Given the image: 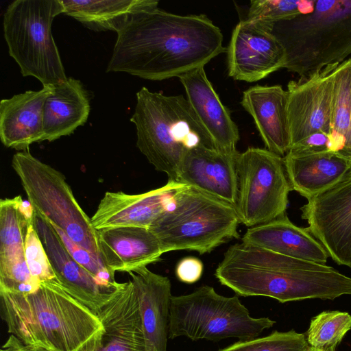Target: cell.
<instances>
[{
    "label": "cell",
    "mask_w": 351,
    "mask_h": 351,
    "mask_svg": "<svg viewBox=\"0 0 351 351\" xmlns=\"http://www.w3.org/2000/svg\"><path fill=\"white\" fill-rule=\"evenodd\" d=\"M301 217L310 233L339 265L351 269V171L332 187L307 199Z\"/></svg>",
    "instance_id": "11"
},
{
    "label": "cell",
    "mask_w": 351,
    "mask_h": 351,
    "mask_svg": "<svg viewBox=\"0 0 351 351\" xmlns=\"http://www.w3.org/2000/svg\"><path fill=\"white\" fill-rule=\"evenodd\" d=\"M34 226L45 249L58 282L95 315L121 286H108L77 263L69 254L51 223L36 211Z\"/></svg>",
    "instance_id": "14"
},
{
    "label": "cell",
    "mask_w": 351,
    "mask_h": 351,
    "mask_svg": "<svg viewBox=\"0 0 351 351\" xmlns=\"http://www.w3.org/2000/svg\"><path fill=\"white\" fill-rule=\"evenodd\" d=\"M184 186L168 180L160 188L140 194L108 191L90 218L92 225L96 230L125 226L149 228L167 208L174 193Z\"/></svg>",
    "instance_id": "15"
},
{
    "label": "cell",
    "mask_w": 351,
    "mask_h": 351,
    "mask_svg": "<svg viewBox=\"0 0 351 351\" xmlns=\"http://www.w3.org/2000/svg\"><path fill=\"white\" fill-rule=\"evenodd\" d=\"M235 208L240 223L251 228L286 215L292 191L284 158L267 149L248 147L236 162Z\"/></svg>",
    "instance_id": "10"
},
{
    "label": "cell",
    "mask_w": 351,
    "mask_h": 351,
    "mask_svg": "<svg viewBox=\"0 0 351 351\" xmlns=\"http://www.w3.org/2000/svg\"><path fill=\"white\" fill-rule=\"evenodd\" d=\"M102 261L108 269L129 272L158 262L164 254L149 228L125 226L97 230Z\"/></svg>",
    "instance_id": "20"
},
{
    "label": "cell",
    "mask_w": 351,
    "mask_h": 351,
    "mask_svg": "<svg viewBox=\"0 0 351 351\" xmlns=\"http://www.w3.org/2000/svg\"><path fill=\"white\" fill-rule=\"evenodd\" d=\"M136 130V147L156 170L177 181L186 151L204 145L215 148L187 99L142 87L130 119Z\"/></svg>",
    "instance_id": "4"
},
{
    "label": "cell",
    "mask_w": 351,
    "mask_h": 351,
    "mask_svg": "<svg viewBox=\"0 0 351 351\" xmlns=\"http://www.w3.org/2000/svg\"><path fill=\"white\" fill-rule=\"evenodd\" d=\"M128 273L137 294L147 339L154 351H167L173 296L170 280L147 267Z\"/></svg>",
    "instance_id": "23"
},
{
    "label": "cell",
    "mask_w": 351,
    "mask_h": 351,
    "mask_svg": "<svg viewBox=\"0 0 351 351\" xmlns=\"http://www.w3.org/2000/svg\"><path fill=\"white\" fill-rule=\"evenodd\" d=\"M351 329V315L338 311H323L310 323L306 338L314 348L337 347Z\"/></svg>",
    "instance_id": "29"
},
{
    "label": "cell",
    "mask_w": 351,
    "mask_h": 351,
    "mask_svg": "<svg viewBox=\"0 0 351 351\" xmlns=\"http://www.w3.org/2000/svg\"><path fill=\"white\" fill-rule=\"evenodd\" d=\"M97 315L104 331L94 351H154L145 335L131 280L122 283Z\"/></svg>",
    "instance_id": "17"
},
{
    "label": "cell",
    "mask_w": 351,
    "mask_h": 351,
    "mask_svg": "<svg viewBox=\"0 0 351 351\" xmlns=\"http://www.w3.org/2000/svg\"><path fill=\"white\" fill-rule=\"evenodd\" d=\"M283 158L292 191L306 199L332 187L351 171V162L329 151L291 149Z\"/></svg>",
    "instance_id": "22"
},
{
    "label": "cell",
    "mask_w": 351,
    "mask_h": 351,
    "mask_svg": "<svg viewBox=\"0 0 351 351\" xmlns=\"http://www.w3.org/2000/svg\"><path fill=\"white\" fill-rule=\"evenodd\" d=\"M239 223L234 206L186 185L174 193L149 230L163 253L189 250L204 254L239 239Z\"/></svg>",
    "instance_id": "6"
},
{
    "label": "cell",
    "mask_w": 351,
    "mask_h": 351,
    "mask_svg": "<svg viewBox=\"0 0 351 351\" xmlns=\"http://www.w3.org/2000/svg\"><path fill=\"white\" fill-rule=\"evenodd\" d=\"M239 153L223 152L204 145L191 148L182 158L177 182L235 207Z\"/></svg>",
    "instance_id": "16"
},
{
    "label": "cell",
    "mask_w": 351,
    "mask_h": 351,
    "mask_svg": "<svg viewBox=\"0 0 351 351\" xmlns=\"http://www.w3.org/2000/svg\"><path fill=\"white\" fill-rule=\"evenodd\" d=\"M178 78L188 101L215 149L227 153L237 152L236 145L239 140L238 127L208 80L204 67L186 72Z\"/></svg>",
    "instance_id": "18"
},
{
    "label": "cell",
    "mask_w": 351,
    "mask_h": 351,
    "mask_svg": "<svg viewBox=\"0 0 351 351\" xmlns=\"http://www.w3.org/2000/svg\"><path fill=\"white\" fill-rule=\"evenodd\" d=\"M275 321L269 317L254 318L239 297L218 294L204 285L192 293L171 298L169 338L186 337L192 341H218L235 337L240 341L258 337Z\"/></svg>",
    "instance_id": "8"
},
{
    "label": "cell",
    "mask_w": 351,
    "mask_h": 351,
    "mask_svg": "<svg viewBox=\"0 0 351 351\" xmlns=\"http://www.w3.org/2000/svg\"><path fill=\"white\" fill-rule=\"evenodd\" d=\"M204 265L201 260L194 256L182 258L176 267V275L178 279L186 284H193L202 277Z\"/></svg>",
    "instance_id": "33"
},
{
    "label": "cell",
    "mask_w": 351,
    "mask_h": 351,
    "mask_svg": "<svg viewBox=\"0 0 351 351\" xmlns=\"http://www.w3.org/2000/svg\"><path fill=\"white\" fill-rule=\"evenodd\" d=\"M28 351H51L49 350H47L44 348L39 347V346H26Z\"/></svg>",
    "instance_id": "35"
},
{
    "label": "cell",
    "mask_w": 351,
    "mask_h": 351,
    "mask_svg": "<svg viewBox=\"0 0 351 351\" xmlns=\"http://www.w3.org/2000/svg\"><path fill=\"white\" fill-rule=\"evenodd\" d=\"M267 28L283 46L284 66L308 77L351 55V0H316L313 10Z\"/></svg>",
    "instance_id": "5"
},
{
    "label": "cell",
    "mask_w": 351,
    "mask_h": 351,
    "mask_svg": "<svg viewBox=\"0 0 351 351\" xmlns=\"http://www.w3.org/2000/svg\"><path fill=\"white\" fill-rule=\"evenodd\" d=\"M90 110L88 93L79 80L67 77L51 86L43 109V141L73 134L87 121Z\"/></svg>",
    "instance_id": "25"
},
{
    "label": "cell",
    "mask_w": 351,
    "mask_h": 351,
    "mask_svg": "<svg viewBox=\"0 0 351 351\" xmlns=\"http://www.w3.org/2000/svg\"><path fill=\"white\" fill-rule=\"evenodd\" d=\"M223 38L206 15L149 10L117 33L106 72L152 81L178 77L225 52Z\"/></svg>",
    "instance_id": "1"
},
{
    "label": "cell",
    "mask_w": 351,
    "mask_h": 351,
    "mask_svg": "<svg viewBox=\"0 0 351 351\" xmlns=\"http://www.w3.org/2000/svg\"><path fill=\"white\" fill-rule=\"evenodd\" d=\"M338 64L328 66L310 77L288 83L291 148L316 134H325L328 140L331 130L334 73Z\"/></svg>",
    "instance_id": "12"
},
{
    "label": "cell",
    "mask_w": 351,
    "mask_h": 351,
    "mask_svg": "<svg viewBox=\"0 0 351 351\" xmlns=\"http://www.w3.org/2000/svg\"><path fill=\"white\" fill-rule=\"evenodd\" d=\"M306 335L294 330L236 342L218 351H308Z\"/></svg>",
    "instance_id": "31"
},
{
    "label": "cell",
    "mask_w": 351,
    "mask_h": 351,
    "mask_svg": "<svg viewBox=\"0 0 351 351\" xmlns=\"http://www.w3.org/2000/svg\"><path fill=\"white\" fill-rule=\"evenodd\" d=\"M315 0H252L246 20L272 24L292 19L313 10Z\"/></svg>",
    "instance_id": "30"
},
{
    "label": "cell",
    "mask_w": 351,
    "mask_h": 351,
    "mask_svg": "<svg viewBox=\"0 0 351 351\" xmlns=\"http://www.w3.org/2000/svg\"><path fill=\"white\" fill-rule=\"evenodd\" d=\"M226 51L229 77L246 82L265 78L286 61L285 50L271 32L246 19L233 29Z\"/></svg>",
    "instance_id": "13"
},
{
    "label": "cell",
    "mask_w": 351,
    "mask_h": 351,
    "mask_svg": "<svg viewBox=\"0 0 351 351\" xmlns=\"http://www.w3.org/2000/svg\"><path fill=\"white\" fill-rule=\"evenodd\" d=\"M330 128L327 151L351 162V58L335 70Z\"/></svg>",
    "instance_id": "27"
},
{
    "label": "cell",
    "mask_w": 351,
    "mask_h": 351,
    "mask_svg": "<svg viewBox=\"0 0 351 351\" xmlns=\"http://www.w3.org/2000/svg\"><path fill=\"white\" fill-rule=\"evenodd\" d=\"M242 242L311 263L326 265L329 257L323 245L307 228L295 225L285 215L249 228Z\"/></svg>",
    "instance_id": "24"
},
{
    "label": "cell",
    "mask_w": 351,
    "mask_h": 351,
    "mask_svg": "<svg viewBox=\"0 0 351 351\" xmlns=\"http://www.w3.org/2000/svg\"><path fill=\"white\" fill-rule=\"evenodd\" d=\"M51 87L27 90L0 101V139L19 152L40 143L43 137V109Z\"/></svg>",
    "instance_id": "21"
},
{
    "label": "cell",
    "mask_w": 351,
    "mask_h": 351,
    "mask_svg": "<svg viewBox=\"0 0 351 351\" xmlns=\"http://www.w3.org/2000/svg\"><path fill=\"white\" fill-rule=\"evenodd\" d=\"M25 257L29 272L37 282L41 284L56 279L34 223L30 224L27 229L25 241Z\"/></svg>",
    "instance_id": "32"
},
{
    "label": "cell",
    "mask_w": 351,
    "mask_h": 351,
    "mask_svg": "<svg viewBox=\"0 0 351 351\" xmlns=\"http://www.w3.org/2000/svg\"><path fill=\"white\" fill-rule=\"evenodd\" d=\"M0 351H28L27 346L15 336L10 335Z\"/></svg>",
    "instance_id": "34"
},
{
    "label": "cell",
    "mask_w": 351,
    "mask_h": 351,
    "mask_svg": "<svg viewBox=\"0 0 351 351\" xmlns=\"http://www.w3.org/2000/svg\"><path fill=\"white\" fill-rule=\"evenodd\" d=\"M215 276L238 295L265 296L280 303L351 295V278L332 267L244 242L228 248Z\"/></svg>",
    "instance_id": "2"
},
{
    "label": "cell",
    "mask_w": 351,
    "mask_h": 351,
    "mask_svg": "<svg viewBox=\"0 0 351 351\" xmlns=\"http://www.w3.org/2000/svg\"><path fill=\"white\" fill-rule=\"evenodd\" d=\"M288 93L280 85L250 87L241 101L252 116L269 151L284 157L291 149Z\"/></svg>",
    "instance_id": "19"
},
{
    "label": "cell",
    "mask_w": 351,
    "mask_h": 351,
    "mask_svg": "<svg viewBox=\"0 0 351 351\" xmlns=\"http://www.w3.org/2000/svg\"><path fill=\"white\" fill-rule=\"evenodd\" d=\"M336 348L337 347H331V348L320 349V348H314L310 347L308 349V351H336Z\"/></svg>",
    "instance_id": "36"
},
{
    "label": "cell",
    "mask_w": 351,
    "mask_h": 351,
    "mask_svg": "<svg viewBox=\"0 0 351 351\" xmlns=\"http://www.w3.org/2000/svg\"><path fill=\"white\" fill-rule=\"evenodd\" d=\"M12 167L35 210L102 261L97 230L78 204L64 176L28 151L16 152Z\"/></svg>",
    "instance_id": "9"
},
{
    "label": "cell",
    "mask_w": 351,
    "mask_h": 351,
    "mask_svg": "<svg viewBox=\"0 0 351 351\" xmlns=\"http://www.w3.org/2000/svg\"><path fill=\"white\" fill-rule=\"evenodd\" d=\"M20 195L0 201V261L25 257V241L30 223L19 208Z\"/></svg>",
    "instance_id": "28"
},
{
    "label": "cell",
    "mask_w": 351,
    "mask_h": 351,
    "mask_svg": "<svg viewBox=\"0 0 351 351\" xmlns=\"http://www.w3.org/2000/svg\"><path fill=\"white\" fill-rule=\"evenodd\" d=\"M65 14L95 31L117 33L141 13L158 8L156 0H61Z\"/></svg>",
    "instance_id": "26"
},
{
    "label": "cell",
    "mask_w": 351,
    "mask_h": 351,
    "mask_svg": "<svg viewBox=\"0 0 351 351\" xmlns=\"http://www.w3.org/2000/svg\"><path fill=\"white\" fill-rule=\"evenodd\" d=\"M8 331L25 346L51 351H94L104 331L90 309L58 282H43L29 293L0 291Z\"/></svg>",
    "instance_id": "3"
},
{
    "label": "cell",
    "mask_w": 351,
    "mask_h": 351,
    "mask_svg": "<svg viewBox=\"0 0 351 351\" xmlns=\"http://www.w3.org/2000/svg\"><path fill=\"white\" fill-rule=\"evenodd\" d=\"M64 13L61 0H15L8 5L3 29L10 56L23 77L51 87L67 77L52 36L53 19Z\"/></svg>",
    "instance_id": "7"
}]
</instances>
